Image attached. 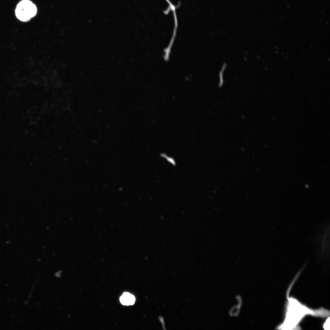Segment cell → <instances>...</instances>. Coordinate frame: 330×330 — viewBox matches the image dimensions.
Masks as SVG:
<instances>
[{
    "instance_id": "obj_3",
    "label": "cell",
    "mask_w": 330,
    "mask_h": 330,
    "mask_svg": "<svg viewBox=\"0 0 330 330\" xmlns=\"http://www.w3.org/2000/svg\"><path fill=\"white\" fill-rule=\"evenodd\" d=\"M119 299L122 304L127 306L134 304L135 300V297L127 292L124 293L120 297Z\"/></svg>"
},
{
    "instance_id": "obj_4",
    "label": "cell",
    "mask_w": 330,
    "mask_h": 330,
    "mask_svg": "<svg viewBox=\"0 0 330 330\" xmlns=\"http://www.w3.org/2000/svg\"><path fill=\"white\" fill-rule=\"evenodd\" d=\"M330 316L326 318L323 324V328L325 330H330Z\"/></svg>"
},
{
    "instance_id": "obj_2",
    "label": "cell",
    "mask_w": 330,
    "mask_h": 330,
    "mask_svg": "<svg viewBox=\"0 0 330 330\" xmlns=\"http://www.w3.org/2000/svg\"><path fill=\"white\" fill-rule=\"evenodd\" d=\"M37 13L35 5L29 0H22L17 4L15 14L17 18L22 21H27L34 17Z\"/></svg>"
},
{
    "instance_id": "obj_1",
    "label": "cell",
    "mask_w": 330,
    "mask_h": 330,
    "mask_svg": "<svg viewBox=\"0 0 330 330\" xmlns=\"http://www.w3.org/2000/svg\"><path fill=\"white\" fill-rule=\"evenodd\" d=\"M284 316L277 329L294 330L301 329L299 324L306 316L327 318L330 316V311L323 307L313 309L302 303L296 298L290 296L288 293Z\"/></svg>"
}]
</instances>
